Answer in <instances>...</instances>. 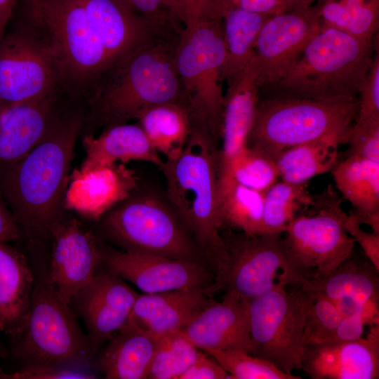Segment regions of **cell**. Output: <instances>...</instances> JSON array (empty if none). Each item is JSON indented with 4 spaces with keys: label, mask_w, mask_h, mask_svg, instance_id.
Returning a JSON list of instances; mask_svg holds the SVG:
<instances>
[{
    "label": "cell",
    "mask_w": 379,
    "mask_h": 379,
    "mask_svg": "<svg viewBox=\"0 0 379 379\" xmlns=\"http://www.w3.org/2000/svg\"><path fill=\"white\" fill-rule=\"evenodd\" d=\"M86 116L79 108H65L33 149L0 164V192L22 235L29 239H50L65 214L74 149Z\"/></svg>",
    "instance_id": "6da1fadb"
},
{
    "label": "cell",
    "mask_w": 379,
    "mask_h": 379,
    "mask_svg": "<svg viewBox=\"0 0 379 379\" xmlns=\"http://www.w3.org/2000/svg\"><path fill=\"white\" fill-rule=\"evenodd\" d=\"M182 27L155 29L109 67L87 97L90 113L86 123L105 128L137 119L143 109L153 105H186L175 66Z\"/></svg>",
    "instance_id": "7a4b0ae2"
},
{
    "label": "cell",
    "mask_w": 379,
    "mask_h": 379,
    "mask_svg": "<svg viewBox=\"0 0 379 379\" xmlns=\"http://www.w3.org/2000/svg\"><path fill=\"white\" fill-rule=\"evenodd\" d=\"M215 141L206 129L192 125L182 152L161 168L171 202L211 261L215 277L225 267L227 251L220 232Z\"/></svg>",
    "instance_id": "3957f363"
},
{
    "label": "cell",
    "mask_w": 379,
    "mask_h": 379,
    "mask_svg": "<svg viewBox=\"0 0 379 379\" xmlns=\"http://www.w3.org/2000/svg\"><path fill=\"white\" fill-rule=\"evenodd\" d=\"M372 44L321 24L274 87L284 97H357L373 61Z\"/></svg>",
    "instance_id": "277c9868"
},
{
    "label": "cell",
    "mask_w": 379,
    "mask_h": 379,
    "mask_svg": "<svg viewBox=\"0 0 379 379\" xmlns=\"http://www.w3.org/2000/svg\"><path fill=\"white\" fill-rule=\"evenodd\" d=\"M357 107V97L260 100L247 145L276 159L300 144L334 135L348 137Z\"/></svg>",
    "instance_id": "5b68a950"
},
{
    "label": "cell",
    "mask_w": 379,
    "mask_h": 379,
    "mask_svg": "<svg viewBox=\"0 0 379 379\" xmlns=\"http://www.w3.org/2000/svg\"><path fill=\"white\" fill-rule=\"evenodd\" d=\"M34 272L35 281L15 356L25 365L51 364L88 371L93 354L69 304L60 297L48 268Z\"/></svg>",
    "instance_id": "8992f818"
},
{
    "label": "cell",
    "mask_w": 379,
    "mask_h": 379,
    "mask_svg": "<svg viewBox=\"0 0 379 379\" xmlns=\"http://www.w3.org/2000/svg\"><path fill=\"white\" fill-rule=\"evenodd\" d=\"M226 60L222 18H202L179 31L175 66L192 124L220 137Z\"/></svg>",
    "instance_id": "52a82bcc"
},
{
    "label": "cell",
    "mask_w": 379,
    "mask_h": 379,
    "mask_svg": "<svg viewBox=\"0 0 379 379\" xmlns=\"http://www.w3.org/2000/svg\"><path fill=\"white\" fill-rule=\"evenodd\" d=\"M28 18L48 35L60 65L64 90L72 99L88 96L110 60L93 33L81 0H41Z\"/></svg>",
    "instance_id": "ba28073f"
},
{
    "label": "cell",
    "mask_w": 379,
    "mask_h": 379,
    "mask_svg": "<svg viewBox=\"0 0 379 379\" xmlns=\"http://www.w3.org/2000/svg\"><path fill=\"white\" fill-rule=\"evenodd\" d=\"M61 91H65L60 62L44 28L28 18L6 32L0 41V107Z\"/></svg>",
    "instance_id": "9c48e42d"
},
{
    "label": "cell",
    "mask_w": 379,
    "mask_h": 379,
    "mask_svg": "<svg viewBox=\"0 0 379 379\" xmlns=\"http://www.w3.org/2000/svg\"><path fill=\"white\" fill-rule=\"evenodd\" d=\"M225 242L227 260L207 288L208 295L223 290L249 302L278 284L291 286L303 278L281 233L256 236L242 233Z\"/></svg>",
    "instance_id": "30bf717a"
},
{
    "label": "cell",
    "mask_w": 379,
    "mask_h": 379,
    "mask_svg": "<svg viewBox=\"0 0 379 379\" xmlns=\"http://www.w3.org/2000/svg\"><path fill=\"white\" fill-rule=\"evenodd\" d=\"M102 218L105 233L124 251L197 261L182 225L155 196H131Z\"/></svg>",
    "instance_id": "8fae6325"
},
{
    "label": "cell",
    "mask_w": 379,
    "mask_h": 379,
    "mask_svg": "<svg viewBox=\"0 0 379 379\" xmlns=\"http://www.w3.org/2000/svg\"><path fill=\"white\" fill-rule=\"evenodd\" d=\"M345 214L328 186L287 226L284 239L303 279L328 275L352 255L355 242L344 227Z\"/></svg>",
    "instance_id": "7c38bea8"
},
{
    "label": "cell",
    "mask_w": 379,
    "mask_h": 379,
    "mask_svg": "<svg viewBox=\"0 0 379 379\" xmlns=\"http://www.w3.org/2000/svg\"><path fill=\"white\" fill-rule=\"evenodd\" d=\"M251 354L292 374L301 368L303 313L294 286L278 284L249 302Z\"/></svg>",
    "instance_id": "4fadbf2b"
},
{
    "label": "cell",
    "mask_w": 379,
    "mask_h": 379,
    "mask_svg": "<svg viewBox=\"0 0 379 379\" xmlns=\"http://www.w3.org/2000/svg\"><path fill=\"white\" fill-rule=\"evenodd\" d=\"M320 25L318 2L269 18L257 36L252 58L258 86L274 87L296 62Z\"/></svg>",
    "instance_id": "5bb4252c"
},
{
    "label": "cell",
    "mask_w": 379,
    "mask_h": 379,
    "mask_svg": "<svg viewBox=\"0 0 379 379\" xmlns=\"http://www.w3.org/2000/svg\"><path fill=\"white\" fill-rule=\"evenodd\" d=\"M106 270L127 280L144 293L185 288L207 290L215 274L197 261L173 259L135 252L102 248Z\"/></svg>",
    "instance_id": "9a60e30c"
},
{
    "label": "cell",
    "mask_w": 379,
    "mask_h": 379,
    "mask_svg": "<svg viewBox=\"0 0 379 379\" xmlns=\"http://www.w3.org/2000/svg\"><path fill=\"white\" fill-rule=\"evenodd\" d=\"M52 248L48 273L60 298L69 304L102 264V248L91 230L75 218L65 215L51 232Z\"/></svg>",
    "instance_id": "2e32d148"
},
{
    "label": "cell",
    "mask_w": 379,
    "mask_h": 379,
    "mask_svg": "<svg viewBox=\"0 0 379 379\" xmlns=\"http://www.w3.org/2000/svg\"><path fill=\"white\" fill-rule=\"evenodd\" d=\"M138 295L106 270L98 272L72 297L69 305L85 324L93 354L125 325Z\"/></svg>",
    "instance_id": "e0dca14e"
},
{
    "label": "cell",
    "mask_w": 379,
    "mask_h": 379,
    "mask_svg": "<svg viewBox=\"0 0 379 379\" xmlns=\"http://www.w3.org/2000/svg\"><path fill=\"white\" fill-rule=\"evenodd\" d=\"M366 338L304 346L301 368L312 379L379 378V324Z\"/></svg>",
    "instance_id": "ac0fdd59"
},
{
    "label": "cell",
    "mask_w": 379,
    "mask_h": 379,
    "mask_svg": "<svg viewBox=\"0 0 379 379\" xmlns=\"http://www.w3.org/2000/svg\"><path fill=\"white\" fill-rule=\"evenodd\" d=\"M138 177L126 164L116 163L85 172L70 174L65 210L85 218L98 220L133 195Z\"/></svg>",
    "instance_id": "d6986e66"
},
{
    "label": "cell",
    "mask_w": 379,
    "mask_h": 379,
    "mask_svg": "<svg viewBox=\"0 0 379 379\" xmlns=\"http://www.w3.org/2000/svg\"><path fill=\"white\" fill-rule=\"evenodd\" d=\"M63 91L39 100L0 107V164L29 152L48 133L65 108Z\"/></svg>",
    "instance_id": "ffe728a7"
},
{
    "label": "cell",
    "mask_w": 379,
    "mask_h": 379,
    "mask_svg": "<svg viewBox=\"0 0 379 379\" xmlns=\"http://www.w3.org/2000/svg\"><path fill=\"white\" fill-rule=\"evenodd\" d=\"M199 350H241L251 353L249 302L232 292L211 301L182 331Z\"/></svg>",
    "instance_id": "44dd1931"
},
{
    "label": "cell",
    "mask_w": 379,
    "mask_h": 379,
    "mask_svg": "<svg viewBox=\"0 0 379 379\" xmlns=\"http://www.w3.org/2000/svg\"><path fill=\"white\" fill-rule=\"evenodd\" d=\"M211 301L201 288L139 294L128 320L160 337L182 331Z\"/></svg>",
    "instance_id": "7402d4cb"
},
{
    "label": "cell",
    "mask_w": 379,
    "mask_h": 379,
    "mask_svg": "<svg viewBox=\"0 0 379 379\" xmlns=\"http://www.w3.org/2000/svg\"><path fill=\"white\" fill-rule=\"evenodd\" d=\"M81 1L88 23L105 51L111 65L153 30L164 27L138 15L122 0Z\"/></svg>",
    "instance_id": "603a6c76"
},
{
    "label": "cell",
    "mask_w": 379,
    "mask_h": 379,
    "mask_svg": "<svg viewBox=\"0 0 379 379\" xmlns=\"http://www.w3.org/2000/svg\"><path fill=\"white\" fill-rule=\"evenodd\" d=\"M257 72L253 60L225 94L218 169L225 166L247 145L260 102Z\"/></svg>",
    "instance_id": "cb8c5ba5"
},
{
    "label": "cell",
    "mask_w": 379,
    "mask_h": 379,
    "mask_svg": "<svg viewBox=\"0 0 379 379\" xmlns=\"http://www.w3.org/2000/svg\"><path fill=\"white\" fill-rule=\"evenodd\" d=\"M83 145L86 157L79 168H77L79 172L129 161H147L160 168L164 164L138 124L111 126L96 138L86 134Z\"/></svg>",
    "instance_id": "d4e9b609"
},
{
    "label": "cell",
    "mask_w": 379,
    "mask_h": 379,
    "mask_svg": "<svg viewBox=\"0 0 379 379\" xmlns=\"http://www.w3.org/2000/svg\"><path fill=\"white\" fill-rule=\"evenodd\" d=\"M35 281L25 256L0 242V332L16 339L29 310Z\"/></svg>",
    "instance_id": "484cf974"
},
{
    "label": "cell",
    "mask_w": 379,
    "mask_h": 379,
    "mask_svg": "<svg viewBox=\"0 0 379 379\" xmlns=\"http://www.w3.org/2000/svg\"><path fill=\"white\" fill-rule=\"evenodd\" d=\"M160 337L128 320L101 354L99 364L105 378H148Z\"/></svg>",
    "instance_id": "4316f807"
},
{
    "label": "cell",
    "mask_w": 379,
    "mask_h": 379,
    "mask_svg": "<svg viewBox=\"0 0 379 379\" xmlns=\"http://www.w3.org/2000/svg\"><path fill=\"white\" fill-rule=\"evenodd\" d=\"M331 172L338 191L354 208L359 222L379 234V163L347 156Z\"/></svg>",
    "instance_id": "83f0119b"
},
{
    "label": "cell",
    "mask_w": 379,
    "mask_h": 379,
    "mask_svg": "<svg viewBox=\"0 0 379 379\" xmlns=\"http://www.w3.org/2000/svg\"><path fill=\"white\" fill-rule=\"evenodd\" d=\"M352 255L330 274L307 277L298 284L332 302L349 300L365 305L371 300L378 301L379 272L368 260L353 259Z\"/></svg>",
    "instance_id": "f1b7e54d"
},
{
    "label": "cell",
    "mask_w": 379,
    "mask_h": 379,
    "mask_svg": "<svg viewBox=\"0 0 379 379\" xmlns=\"http://www.w3.org/2000/svg\"><path fill=\"white\" fill-rule=\"evenodd\" d=\"M348 137L334 135L290 147L276 158L281 180L305 184L318 175L331 171L338 162V149Z\"/></svg>",
    "instance_id": "f546056e"
},
{
    "label": "cell",
    "mask_w": 379,
    "mask_h": 379,
    "mask_svg": "<svg viewBox=\"0 0 379 379\" xmlns=\"http://www.w3.org/2000/svg\"><path fill=\"white\" fill-rule=\"evenodd\" d=\"M272 15L232 8L222 16L226 60L223 79L227 87L242 75L251 61L257 36L263 25Z\"/></svg>",
    "instance_id": "4dcf8cb0"
},
{
    "label": "cell",
    "mask_w": 379,
    "mask_h": 379,
    "mask_svg": "<svg viewBox=\"0 0 379 379\" xmlns=\"http://www.w3.org/2000/svg\"><path fill=\"white\" fill-rule=\"evenodd\" d=\"M136 119L152 145L166 160L182 152L192 131L189 109L182 103L166 102L147 107Z\"/></svg>",
    "instance_id": "1f68e13d"
},
{
    "label": "cell",
    "mask_w": 379,
    "mask_h": 379,
    "mask_svg": "<svg viewBox=\"0 0 379 379\" xmlns=\"http://www.w3.org/2000/svg\"><path fill=\"white\" fill-rule=\"evenodd\" d=\"M265 192L246 187L229 177H218V209L222 226L248 236L260 235Z\"/></svg>",
    "instance_id": "d6a6232c"
},
{
    "label": "cell",
    "mask_w": 379,
    "mask_h": 379,
    "mask_svg": "<svg viewBox=\"0 0 379 379\" xmlns=\"http://www.w3.org/2000/svg\"><path fill=\"white\" fill-rule=\"evenodd\" d=\"M321 24L372 41L379 26V0H321Z\"/></svg>",
    "instance_id": "836d02e7"
},
{
    "label": "cell",
    "mask_w": 379,
    "mask_h": 379,
    "mask_svg": "<svg viewBox=\"0 0 379 379\" xmlns=\"http://www.w3.org/2000/svg\"><path fill=\"white\" fill-rule=\"evenodd\" d=\"M313 202L314 195L305 184L277 181L265 194L260 234H283L288 224Z\"/></svg>",
    "instance_id": "e575fe53"
},
{
    "label": "cell",
    "mask_w": 379,
    "mask_h": 379,
    "mask_svg": "<svg viewBox=\"0 0 379 379\" xmlns=\"http://www.w3.org/2000/svg\"><path fill=\"white\" fill-rule=\"evenodd\" d=\"M218 177H229L249 188L266 192L279 175L274 159L246 145L218 170Z\"/></svg>",
    "instance_id": "d590c367"
},
{
    "label": "cell",
    "mask_w": 379,
    "mask_h": 379,
    "mask_svg": "<svg viewBox=\"0 0 379 379\" xmlns=\"http://www.w3.org/2000/svg\"><path fill=\"white\" fill-rule=\"evenodd\" d=\"M292 286L297 289L302 303L304 346L333 340L342 318L335 305L324 295L298 284Z\"/></svg>",
    "instance_id": "8d00e7d4"
},
{
    "label": "cell",
    "mask_w": 379,
    "mask_h": 379,
    "mask_svg": "<svg viewBox=\"0 0 379 379\" xmlns=\"http://www.w3.org/2000/svg\"><path fill=\"white\" fill-rule=\"evenodd\" d=\"M201 354L182 331L160 337L148 378L179 379Z\"/></svg>",
    "instance_id": "74e56055"
},
{
    "label": "cell",
    "mask_w": 379,
    "mask_h": 379,
    "mask_svg": "<svg viewBox=\"0 0 379 379\" xmlns=\"http://www.w3.org/2000/svg\"><path fill=\"white\" fill-rule=\"evenodd\" d=\"M229 374L230 379H299L285 373L270 361L241 350H207Z\"/></svg>",
    "instance_id": "f35d334b"
},
{
    "label": "cell",
    "mask_w": 379,
    "mask_h": 379,
    "mask_svg": "<svg viewBox=\"0 0 379 379\" xmlns=\"http://www.w3.org/2000/svg\"><path fill=\"white\" fill-rule=\"evenodd\" d=\"M358 100L356 119L354 122L379 121V53L374 54L373 61L361 85Z\"/></svg>",
    "instance_id": "ab89813d"
},
{
    "label": "cell",
    "mask_w": 379,
    "mask_h": 379,
    "mask_svg": "<svg viewBox=\"0 0 379 379\" xmlns=\"http://www.w3.org/2000/svg\"><path fill=\"white\" fill-rule=\"evenodd\" d=\"M347 143V156L360 157L379 163V121L354 122Z\"/></svg>",
    "instance_id": "60d3db41"
},
{
    "label": "cell",
    "mask_w": 379,
    "mask_h": 379,
    "mask_svg": "<svg viewBox=\"0 0 379 379\" xmlns=\"http://www.w3.org/2000/svg\"><path fill=\"white\" fill-rule=\"evenodd\" d=\"M95 375L87 370L51 364H29L18 371H0V379H92Z\"/></svg>",
    "instance_id": "b9f144b4"
},
{
    "label": "cell",
    "mask_w": 379,
    "mask_h": 379,
    "mask_svg": "<svg viewBox=\"0 0 379 379\" xmlns=\"http://www.w3.org/2000/svg\"><path fill=\"white\" fill-rule=\"evenodd\" d=\"M132 11L154 25H181L173 0H122Z\"/></svg>",
    "instance_id": "7bdbcfd3"
},
{
    "label": "cell",
    "mask_w": 379,
    "mask_h": 379,
    "mask_svg": "<svg viewBox=\"0 0 379 379\" xmlns=\"http://www.w3.org/2000/svg\"><path fill=\"white\" fill-rule=\"evenodd\" d=\"M343 224L347 234L359 244L366 257L379 272V234L361 229L353 213L345 214Z\"/></svg>",
    "instance_id": "ee69618b"
},
{
    "label": "cell",
    "mask_w": 379,
    "mask_h": 379,
    "mask_svg": "<svg viewBox=\"0 0 379 379\" xmlns=\"http://www.w3.org/2000/svg\"><path fill=\"white\" fill-rule=\"evenodd\" d=\"M229 374L208 354L201 353L179 379H226Z\"/></svg>",
    "instance_id": "f6af8a7d"
},
{
    "label": "cell",
    "mask_w": 379,
    "mask_h": 379,
    "mask_svg": "<svg viewBox=\"0 0 379 379\" xmlns=\"http://www.w3.org/2000/svg\"><path fill=\"white\" fill-rule=\"evenodd\" d=\"M233 8L271 15L295 9L291 0H238Z\"/></svg>",
    "instance_id": "bcb514c9"
},
{
    "label": "cell",
    "mask_w": 379,
    "mask_h": 379,
    "mask_svg": "<svg viewBox=\"0 0 379 379\" xmlns=\"http://www.w3.org/2000/svg\"><path fill=\"white\" fill-rule=\"evenodd\" d=\"M366 321L361 313L341 318L331 341H353L362 337Z\"/></svg>",
    "instance_id": "7dc6e473"
},
{
    "label": "cell",
    "mask_w": 379,
    "mask_h": 379,
    "mask_svg": "<svg viewBox=\"0 0 379 379\" xmlns=\"http://www.w3.org/2000/svg\"><path fill=\"white\" fill-rule=\"evenodd\" d=\"M207 0H173L177 15L183 27L198 22Z\"/></svg>",
    "instance_id": "c3c4849f"
},
{
    "label": "cell",
    "mask_w": 379,
    "mask_h": 379,
    "mask_svg": "<svg viewBox=\"0 0 379 379\" xmlns=\"http://www.w3.org/2000/svg\"><path fill=\"white\" fill-rule=\"evenodd\" d=\"M22 233L0 192V242L18 240Z\"/></svg>",
    "instance_id": "681fc988"
},
{
    "label": "cell",
    "mask_w": 379,
    "mask_h": 379,
    "mask_svg": "<svg viewBox=\"0 0 379 379\" xmlns=\"http://www.w3.org/2000/svg\"><path fill=\"white\" fill-rule=\"evenodd\" d=\"M238 0H207L201 18H222L224 13L233 8L234 4Z\"/></svg>",
    "instance_id": "f907efd6"
},
{
    "label": "cell",
    "mask_w": 379,
    "mask_h": 379,
    "mask_svg": "<svg viewBox=\"0 0 379 379\" xmlns=\"http://www.w3.org/2000/svg\"><path fill=\"white\" fill-rule=\"evenodd\" d=\"M16 0H0V41L6 34Z\"/></svg>",
    "instance_id": "816d5d0a"
},
{
    "label": "cell",
    "mask_w": 379,
    "mask_h": 379,
    "mask_svg": "<svg viewBox=\"0 0 379 379\" xmlns=\"http://www.w3.org/2000/svg\"><path fill=\"white\" fill-rule=\"evenodd\" d=\"M294 8H306L314 5V2H318L321 0H291Z\"/></svg>",
    "instance_id": "f5cc1de1"
},
{
    "label": "cell",
    "mask_w": 379,
    "mask_h": 379,
    "mask_svg": "<svg viewBox=\"0 0 379 379\" xmlns=\"http://www.w3.org/2000/svg\"><path fill=\"white\" fill-rule=\"evenodd\" d=\"M41 0H27V5H33L38 3Z\"/></svg>",
    "instance_id": "db71d44e"
},
{
    "label": "cell",
    "mask_w": 379,
    "mask_h": 379,
    "mask_svg": "<svg viewBox=\"0 0 379 379\" xmlns=\"http://www.w3.org/2000/svg\"><path fill=\"white\" fill-rule=\"evenodd\" d=\"M0 371H1V370H0Z\"/></svg>",
    "instance_id": "11a10c76"
}]
</instances>
